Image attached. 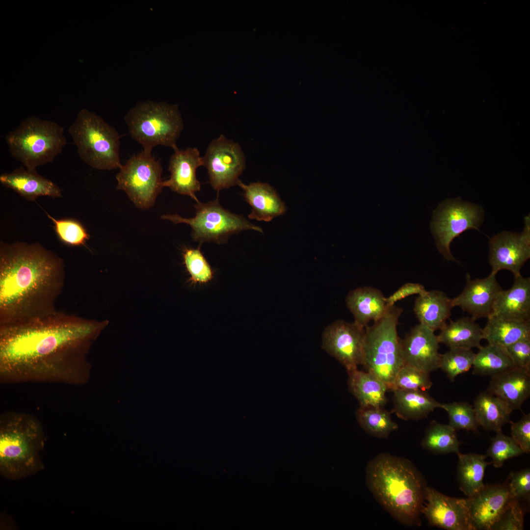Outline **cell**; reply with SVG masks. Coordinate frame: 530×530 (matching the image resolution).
<instances>
[{
	"label": "cell",
	"instance_id": "1",
	"mask_svg": "<svg viewBox=\"0 0 530 530\" xmlns=\"http://www.w3.org/2000/svg\"><path fill=\"white\" fill-rule=\"evenodd\" d=\"M65 282L64 265L38 243H1L0 326L55 313Z\"/></svg>",
	"mask_w": 530,
	"mask_h": 530
},
{
	"label": "cell",
	"instance_id": "2",
	"mask_svg": "<svg viewBox=\"0 0 530 530\" xmlns=\"http://www.w3.org/2000/svg\"><path fill=\"white\" fill-rule=\"evenodd\" d=\"M108 323L57 311L0 326V362L9 367L49 363L71 349L89 346Z\"/></svg>",
	"mask_w": 530,
	"mask_h": 530
},
{
	"label": "cell",
	"instance_id": "3",
	"mask_svg": "<svg viewBox=\"0 0 530 530\" xmlns=\"http://www.w3.org/2000/svg\"><path fill=\"white\" fill-rule=\"evenodd\" d=\"M367 485L376 500L404 526H420L426 481L409 460L380 453L366 469Z\"/></svg>",
	"mask_w": 530,
	"mask_h": 530
},
{
	"label": "cell",
	"instance_id": "4",
	"mask_svg": "<svg viewBox=\"0 0 530 530\" xmlns=\"http://www.w3.org/2000/svg\"><path fill=\"white\" fill-rule=\"evenodd\" d=\"M42 433L33 421L15 418L1 424L0 473L4 478L17 480L34 475L44 468L40 452Z\"/></svg>",
	"mask_w": 530,
	"mask_h": 530
},
{
	"label": "cell",
	"instance_id": "5",
	"mask_svg": "<svg viewBox=\"0 0 530 530\" xmlns=\"http://www.w3.org/2000/svg\"><path fill=\"white\" fill-rule=\"evenodd\" d=\"M403 310L395 304L365 328L363 364L365 368L381 379L391 390L395 377L403 365L401 339L397 331Z\"/></svg>",
	"mask_w": 530,
	"mask_h": 530
},
{
	"label": "cell",
	"instance_id": "6",
	"mask_svg": "<svg viewBox=\"0 0 530 530\" xmlns=\"http://www.w3.org/2000/svg\"><path fill=\"white\" fill-rule=\"evenodd\" d=\"M57 123L30 116L5 136L12 156L29 170L52 162L67 144Z\"/></svg>",
	"mask_w": 530,
	"mask_h": 530
},
{
	"label": "cell",
	"instance_id": "7",
	"mask_svg": "<svg viewBox=\"0 0 530 530\" xmlns=\"http://www.w3.org/2000/svg\"><path fill=\"white\" fill-rule=\"evenodd\" d=\"M68 133L80 158L90 167L111 170L122 165L118 132L94 112L81 110L69 127Z\"/></svg>",
	"mask_w": 530,
	"mask_h": 530
},
{
	"label": "cell",
	"instance_id": "8",
	"mask_svg": "<svg viewBox=\"0 0 530 530\" xmlns=\"http://www.w3.org/2000/svg\"><path fill=\"white\" fill-rule=\"evenodd\" d=\"M131 137L143 151L152 152L158 145L177 148L176 142L184 129L178 106L164 102H139L125 117Z\"/></svg>",
	"mask_w": 530,
	"mask_h": 530
},
{
	"label": "cell",
	"instance_id": "9",
	"mask_svg": "<svg viewBox=\"0 0 530 530\" xmlns=\"http://www.w3.org/2000/svg\"><path fill=\"white\" fill-rule=\"evenodd\" d=\"M195 215L186 218L178 214H164L161 218L171 221L174 224L189 225L192 239L200 243L214 242L225 243L233 234L247 230H253L263 233V229L240 215L233 213L223 208L218 198L207 203L198 202L195 205Z\"/></svg>",
	"mask_w": 530,
	"mask_h": 530
},
{
	"label": "cell",
	"instance_id": "10",
	"mask_svg": "<svg viewBox=\"0 0 530 530\" xmlns=\"http://www.w3.org/2000/svg\"><path fill=\"white\" fill-rule=\"evenodd\" d=\"M119 169L117 188L124 190L137 208L145 210L153 206L164 187L159 160L152 152L143 150Z\"/></svg>",
	"mask_w": 530,
	"mask_h": 530
},
{
	"label": "cell",
	"instance_id": "11",
	"mask_svg": "<svg viewBox=\"0 0 530 530\" xmlns=\"http://www.w3.org/2000/svg\"><path fill=\"white\" fill-rule=\"evenodd\" d=\"M483 220L481 207L461 199L446 200L439 205L433 212L430 228L445 259L458 262L450 252L451 242L466 230L478 229Z\"/></svg>",
	"mask_w": 530,
	"mask_h": 530
},
{
	"label": "cell",
	"instance_id": "12",
	"mask_svg": "<svg viewBox=\"0 0 530 530\" xmlns=\"http://www.w3.org/2000/svg\"><path fill=\"white\" fill-rule=\"evenodd\" d=\"M203 159L210 183L217 192L237 185L246 166L239 144L223 134L210 143Z\"/></svg>",
	"mask_w": 530,
	"mask_h": 530
},
{
	"label": "cell",
	"instance_id": "13",
	"mask_svg": "<svg viewBox=\"0 0 530 530\" xmlns=\"http://www.w3.org/2000/svg\"><path fill=\"white\" fill-rule=\"evenodd\" d=\"M530 216L525 218V227L521 233L502 232L489 240V262L491 273L497 274L503 269L511 272L514 277L521 276L520 270L530 258Z\"/></svg>",
	"mask_w": 530,
	"mask_h": 530
},
{
	"label": "cell",
	"instance_id": "14",
	"mask_svg": "<svg viewBox=\"0 0 530 530\" xmlns=\"http://www.w3.org/2000/svg\"><path fill=\"white\" fill-rule=\"evenodd\" d=\"M365 332L354 322L337 320L324 329L321 347L347 371L358 369L363 364Z\"/></svg>",
	"mask_w": 530,
	"mask_h": 530
},
{
	"label": "cell",
	"instance_id": "15",
	"mask_svg": "<svg viewBox=\"0 0 530 530\" xmlns=\"http://www.w3.org/2000/svg\"><path fill=\"white\" fill-rule=\"evenodd\" d=\"M423 513L429 525L447 530H474L467 498H453L427 487Z\"/></svg>",
	"mask_w": 530,
	"mask_h": 530
},
{
	"label": "cell",
	"instance_id": "16",
	"mask_svg": "<svg viewBox=\"0 0 530 530\" xmlns=\"http://www.w3.org/2000/svg\"><path fill=\"white\" fill-rule=\"evenodd\" d=\"M404 364L430 373L439 368V342L434 332L419 324L401 340Z\"/></svg>",
	"mask_w": 530,
	"mask_h": 530
},
{
	"label": "cell",
	"instance_id": "17",
	"mask_svg": "<svg viewBox=\"0 0 530 530\" xmlns=\"http://www.w3.org/2000/svg\"><path fill=\"white\" fill-rule=\"evenodd\" d=\"M496 275L491 273L485 278L471 280L467 273L466 286L463 291L451 299L453 307H460L469 313L475 320L488 318L497 297L503 290Z\"/></svg>",
	"mask_w": 530,
	"mask_h": 530
},
{
	"label": "cell",
	"instance_id": "18",
	"mask_svg": "<svg viewBox=\"0 0 530 530\" xmlns=\"http://www.w3.org/2000/svg\"><path fill=\"white\" fill-rule=\"evenodd\" d=\"M506 483L484 485L467 498L474 530H491L510 498Z\"/></svg>",
	"mask_w": 530,
	"mask_h": 530
},
{
	"label": "cell",
	"instance_id": "19",
	"mask_svg": "<svg viewBox=\"0 0 530 530\" xmlns=\"http://www.w3.org/2000/svg\"><path fill=\"white\" fill-rule=\"evenodd\" d=\"M168 166L170 178L163 181V187L173 191L188 195L197 203L196 192L200 190L201 184L196 177L197 169L203 166V157L196 148L185 150L174 149Z\"/></svg>",
	"mask_w": 530,
	"mask_h": 530
},
{
	"label": "cell",
	"instance_id": "20",
	"mask_svg": "<svg viewBox=\"0 0 530 530\" xmlns=\"http://www.w3.org/2000/svg\"><path fill=\"white\" fill-rule=\"evenodd\" d=\"M489 317L530 321V278L515 277L512 287L499 293Z\"/></svg>",
	"mask_w": 530,
	"mask_h": 530
},
{
	"label": "cell",
	"instance_id": "21",
	"mask_svg": "<svg viewBox=\"0 0 530 530\" xmlns=\"http://www.w3.org/2000/svg\"><path fill=\"white\" fill-rule=\"evenodd\" d=\"M237 185L242 189L245 201L252 208L249 219L269 222L286 212L284 202L268 184L257 182L246 185L239 180Z\"/></svg>",
	"mask_w": 530,
	"mask_h": 530
},
{
	"label": "cell",
	"instance_id": "22",
	"mask_svg": "<svg viewBox=\"0 0 530 530\" xmlns=\"http://www.w3.org/2000/svg\"><path fill=\"white\" fill-rule=\"evenodd\" d=\"M1 184L28 200L33 201L40 196L53 198L62 196L60 187L53 182L31 170L20 167L0 176Z\"/></svg>",
	"mask_w": 530,
	"mask_h": 530
},
{
	"label": "cell",
	"instance_id": "23",
	"mask_svg": "<svg viewBox=\"0 0 530 530\" xmlns=\"http://www.w3.org/2000/svg\"><path fill=\"white\" fill-rule=\"evenodd\" d=\"M487 391L512 410H521L530 395V371L518 368L491 378Z\"/></svg>",
	"mask_w": 530,
	"mask_h": 530
},
{
	"label": "cell",
	"instance_id": "24",
	"mask_svg": "<svg viewBox=\"0 0 530 530\" xmlns=\"http://www.w3.org/2000/svg\"><path fill=\"white\" fill-rule=\"evenodd\" d=\"M345 301L354 317L353 322L362 328L370 321L379 319L388 308L382 292L371 287H359L350 291Z\"/></svg>",
	"mask_w": 530,
	"mask_h": 530
},
{
	"label": "cell",
	"instance_id": "25",
	"mask_svg": "<svg viewBox=\"0 0 530 530\" xmlns=\"http://www.w3.org/2000/svg\"><path fill=\"white\" fill-rule=\"evenodd\" d=\"M453 307L451 299L445 292L432 290L416 297L413 311L420 324L435 332L447 324Z\"/></svg>",
	"mask_w": 530,
	"mask_h": 530
},
{
	"label": "cell",
	"instance_id": "26",
	"mask_svg": "<svg viewBox=\"0 0 530 530\" xmlns=\"http://www.w3.org/2000/svg\"><path fill=\"white\" fill-rule=\"evenodd\" d=\"M348 385L360 407H383L387 402V385L372 373L358 369L347 371Z\"/></svg>",
	"mask_w": 530,
	"mask_h": 530
},
{
	"label": "cell",
	"instance_id": "27",
	"mask_svg": "<svg viewBox=\"0 0 530 530\" xmlns=\"http://www.w3.org/2000/svg\"><path fill=\"white\" fill-rule=\"evenodd\" d=\"M393 391V411L404 420L418 421L425 418L441 405L425 391L398 389Z\"/></svg>",
	"mask_w": 530,
	"mask_h": 530
},
{
	"label": "cell",
	"instance_id": "28",
	"mask_svg": "<svg viewBox=\"0 0 530 530\" xmlns=\"http://www.w3.org/2000/svg\"><path fill=\"white\" fill-rule=\"evenodd\" d=\"M476 418L479 426L487 431L496 432L511 423V408L503 400L487 391L480 393L474 401Z\"/></svg>",
	"mask_w": 530,
	"mask_h": 530
},
{
	"label": "cell",
	"instance_id": "29",
	"mask_svg": "<svg viewBox=\"0 0 530 530\" xmlns=\"http://www.w3.org/2000/svg\"><path fill=\"white\" fill-rule=\"evenodd\" d=\"M437 338L440 343L449 348H479L483 339V328L472 318L463 317L446 324Z\"/></svg>",
	"mask_w": 530,
	"mask_h": 530
},
{
	"label": "cell",
	"instance_id": "30",
	"mask_svg": "<svg viewBox=\"0 0 530 530\" xmlns=\"http://www.w3.org/2000/svg\"><path fill=\"white\" fill-rule=\"evenodd\" d=\"M457 479L460 490L468 497L479 491L484 486L483 479L487 462L486 455L476 453L457 454Z\"/></svg>",
	"mask_w": 530,
	"mask_h": 530
},
{
	"label": "cell",
	"instance_id": "31",
	"mask_svg": "<svg viewBox=\"0 0 530 530\" xmlns=\"http://www.w3.org/2000/svg\"><path fill=\"white\" fill-rule=\"evenodd\" d=\"M483 328V339L488 344L506 347L530 337V321H519L489 317Z\"/></svg>",
	"mask_w": 530,
	"mask_h": 530
},
{
	"label": "cell",
	"instance_id": "32",
	"mask_svg": "<svg viewBox=\"0 0 530 530\" xmlns=\"http://www.w3.org/2000/svg\"><path fill=\"white\" fill-rule=\"evenodd\" d=\"M478 349L472 366L475 374L492 378L517 368L503 347L488 344Z\"/></svg>",
	"mask_w": 530,
	"mask_h": 530
},
{
	"label": "cell",
	"instance_id": "33",
	"mask_svg": "<svg viewBox=\"0 0 530 530\" xmlns=\"http://www.w3.org/2000/svg\"><path fill=\"white\" fill-rule=\"evenodd\" d=\"M461 442L456 431L449 424L432 422L427 428L421 445L424 449L436 454L460 452Z\"/></svg>",
	"mask_w": 530,
	"mask_h": 530
},
{
	"label": "cell",
	"instance_id": "34",
	"mask_svg": "<svg viewBox=\"0 0 530 530\" xmlns=\"http://www.w3.org/2000/svg\"><path fill=\"white\" fill-rule=\"evenodd\" d=\"M360 426L370 435L386 438L398 428L391 413L382 407H360L356 413Z\"/></svg>",
	"mask_w": 530,
	"mask_h": 530
},
{
	"label": "cell",
	"instance_id": "35",
	"mask_svg": "<svg viewBox=\"0 0 530 530\" xmlns=\"http://www.w3.org/2000/svg\"><path fill=\"white\" fill-rule=\"evenodd\" d=\"M475 355L472 349L450 348L441 355L439 368L453 382L457 375L468 371L472 367Z\"/></svg>",
	"mask_w": 530,
	"mask_h": 530
},
{
	"label": "cell",
	"instance_id": "36",
	"mask_svg": "<svg viewBox=\"0 0 530 530\" xmlns=\"http://www.w3.org/2000/svg\"><path fill=\"white\" fill-rule=\"evenodd\" d=\"M440 408L448 414L449 425L456 431L460 430L477 433V423L473 406L467 402L441 403Z\"/></svg>",
	"mask_w": 530,
	"mask_h": 530
},
{
	"label": "cell",
	"instance_id": "37",
	"mask_svg": "<svg viewBox=\"0 0 530 530\" xmlns=\"http://www.w3.org/2000/svg\"><path fill=\"white\" fill-rule=\"evenodd\" d=\"M429 374L414 367L403 364L395 377L391 390L425 391L432 385Z\"/></svg>",
	"mask_w": 530,
	"mask_h": 530
},
{
	"label": "cell",
	"instance_id": "38",
	"mask_svg": "<svg viewBox=\"0 0 530 530\" xmlns=\"http://www.w3.org/2000/svg\"><path fill=\"white\" fill-rule=\"evenodd\" d=\"M524 453L520 447L511 437L504 434L502 431L497 432L491 439V443L486 452L490 457L491 464L496 468L502 466L506 460Z\"/></svg>",
	"mask_w": 530,
	"mask_h": 530
},
{
	"label": "cell",
	"instance_id": "39",
	"mask_svg": "<svg viewBox=\"0 0 530 530\" xmlns=\"http://www.w3.org/2000/svg\"><path fill=\"white\" fill-rule=\"evenodd\" d=\"M54 223L55 231L59 239L65 244L76 246L84 245L89 235L83 225L74 219L57 220L47 214Z\"/></svg>",
	"mask_w": 530,
	"mask_h": 530
},
{
	"label": "cell",
	"instance_id": "40",
	"mask_svg": "<svg viewBox=\"0 0 530 530\" xmlns=\"http://www.w3.org/2000/svg\"><path fill=\"white\" fill-rule=\"evenodd\" d=\"M184 264L193 283H206L213 278L212 270L202 253L200 247L186 248L183 253Z\"/></svg>",
	"mask_w": 530,
	"mask_h": 530
},
{
	"label": "cell",
	"instance_id": "41",
	"mask_svg": "<svg viewBox=\"0 0 530 530\" xmlns=\"http://www.w3.org/2000/svg\"><path fill=\"white\" fill-rule=\"evenodd\" d=\"M525 514L519 501L510 497L491 530H523Z\"/></svg>",
	"mask_w": 530,
	"mask_h": 530
},
{
	"label": "cell",
	"instance_id": "42",
	"mask_svg": "<svg viewBox=\"0 0 530 530\" xmlns=\"http://www.w3.org/2000/svg\"><path fill=\"white\" fill-rule=\"evenodd\" d=\"M506 483L510 497L518 500L525 499L530 501V470L523 469L517 472H511Z\"/></svg>",
	"mask_w": 530,
	"mask_h": 530
},
{
	"label": "cell",
	"instance_id": "43",
	"mask_svg": "<svg viewBox=\"0 0 530 530\" xmlns=\"http://www.w3.org/2000/svg\"><path fill=\"white\" fill-rule=\"evenodd\" d=\"M516 368L530 371V337L504 347Z\"/></svg>",
	"mask_w": 530,
	"mask_h": 530
},
{
	"label": "cell",
	"instance_id": "44",
	"mask_svg": "<svg viewBox=\"0 0 530 530\" xmlns=\"http://www.w3.org/2000/svg\"><path fill=\"white\" fill-rule=\"evenodd\" d=\"M511 437L524 453L530 451V414H523L515 423L511 422Z\"/></svg>",
	"mask_w": 530,
	"mask_h": 530
},
{
	"label": "cell",
	"instance_id": "45",
	"mask_svg": "<svg viewBox=\"0 0 530 530\" xmlns=\"http://www.w3.org/2000/svg\"><path fill=\"white\" fill-rule=\"evenodd\" d=\"M426 292L424 287L421 284L405 283L389 297H386L387 306L391 307L395 305L397 301L407 296L414 294L422 295Z\"/></svg>",
	"mask_w": 530,
	"mask_h": 530
}]
</instances>
